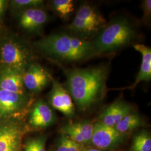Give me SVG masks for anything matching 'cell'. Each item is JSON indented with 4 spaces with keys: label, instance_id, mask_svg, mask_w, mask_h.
<instances>
[{
    "label": "cell",
    "instance_id": "cell-1",
    "mask_svg": "<svg viewBox=\"0 0 151 151\" xmlns=\"http://www.w3.org/2000/svg\"><path fill=\"white\" fill-rule=\"evenodd\" d=\"M109 70V66L105 65L65 72L68 91L80 110H86L103 97Z\"/></svg>",
    "mask_w": 151,
    "mask_h": 151
},
{
    "label": "cell",
    "instance_id": "cell-2",
    "mask_svg": "<svg viewBox=\"0 0 151 151\" xmlns=\"http://www.w3.org/2000/svg\"><path fill=\"white\" fill-rule=\"evenodd\" d=\"M35 46L49 57L63 61L76 62L93 56L90 41L69 34L49 35L37 42Z\"/></svg>",
    "mask_w": 151,
    "mask_h": 151
},
{
    "label": "cell",
    "instance_id": "cell-3",
    "mask_svg": "<svg viewBox=\"0 0 151 151\" xmlns=\"http://www.w3.org/2000/svg\"><path fill=\"white\" fill-rule=\"evenodd\" d=\"M135 29L126 19L119 18L105 25L92 41L93 56L117 50L135 38Z\"/></svg>",
    "mask_w": 151,
    "mask_h": 151
},
{
    "label": "cell",
    "instance_id": "cell-4",
    "mask_svg": "<svg viewBox=\"0 0 151 151\" xmlns=\"http://www.w3.org/2000/svg\"><path fill=\"white\" fill-rule=\"evenodd\" d=\"M32 54L25 44L15 38L4 39L0 44V67L24 72L30 65Z\"/></svg>",
    "mask_w": 151,
    "mask_h": 151
},
{
    "label": "cell",
    "instance_id": "cell-5",
    "mask_svg": "<svg viewBox=\"0 0 151 151\" xmlns=\"http://www.w3.org/2000/svg\"><path fill=\"white\" fill-rule=\"evenodd\" d=\"M26 127L16 117L0 119V151H22Z\"/></svg>",
    "mask_w": 151,
    "mask_h": 151
},
{
    "label": "cell",
    "instance_id": "cell-6",
    "mask_svg": "<svg viewBox=\"0 0 151 151\" xmlns=\"http://www.w3.org/2000/svg\"><path fill=\"white\" fill-rule=\"evenodd\" d=\"M125 135L120 133L114 127L98 122L93 125V134L90 143L100 150L105 151L114 150L123 143Z\"/></svg>",
    "mask_w": 151,
    "mask_h": 151
},
{
    "label": "cell",
    "instance_id": "cell-7",
    "mask_svg": "<svg viewBox=\"0 0 151 151\" xmlns=\"http://www.w3.org/2000/svg\"><path fill=\"white\" fill-rule=\"evenodd\" d=\"M29 99L27 94H20L0 89V119L21 113L27 106Z\"/></svg>",
    "mask_w": 151,
    "mask_h": 151
},
{
    "label": "cell",
    "instance_id": "cell-8",
    "mask_svg": "<svg viewBox=\"0 0 151 151\" xmlns=\"http://www.w3.org/2000/svg\"><path fill=\"white\" fill-rule=\"evenodd\" d=\"M52 80L53 86L49 93L51 105L66 116H72L75 114V107L69 92L58 81Z\"/></svg>",
    "mask_w": 151,
    "mask_h": 151
},
{
    "label": "cell",
    "instance_id": "cell-9",
    "mask_svg": "<svg viewBox=\"0 0 151 151\" xmlns=\"http://www.w3.org/2000/svg\"><path fill=\"white\" fill-rule=\"evenodd\" d=\"M22 79L25 87L30 91L38 92L48 85L52 77L40 65L31 63L24 72Z\"/></svg>",
    "mask_w": 151,
    "mask_h": 151
},
{
    "label": "cell",
    "instance_id": "cell-10",
    "mask_svg": "<svg viewBox=\"0 0 151 151\" xmlns=\"http://www.w3.org/2000/svg\"><path fill=\"white\" fill-rule=\"evenodd\" d=\"M55 120V115L52 109L43 100H40L32 106L29 115L28 122L32 128L42 129L50 126Z\"/></svg>",
    "mask_w": 151,
    "mask_h": 151
},
{
    "label": "cell",
    "instance_id": "cell-11",
    "mask_svg": "<svg viewBox=\"0 0 151 151\" xmlns=\"http://www.w3.org/2000/svg\"><path fill=\"white\" fill-rule=\"evenodd\" d=\"M132 113V106L123 100H118L105 108L99 115V122L115 127L128 114Z\"/></svg>",
    "mask_w": 151,
    "mask_h": 151
},
{
    "label": "cell",
    "instance_id": "cell-12",
    "mask_svg": "<svg viewBox=\"0 0 151 151\" xmlns=\"http://www.w3.org/2000/svg\"><path fill=\"white\" fill-rule=\"evenodd\" d=\"M93 131V125L88 121L67 124L61 129L62 134L82 145L90 143Z\"/></svg>",
    "mask_w": 151,
    "mask_h": 151
},
{
    "label": "cell",
    "instance_id": "cell-13",
    "mask_svg": "<svg viewBox=\"0 0 151 151\" xmlns=\"http://www.w3.org/2000/svg\"><path fill=\"white\" fill-rule=\"evenodd\" d=\"M48 20L47 12L39 7L24 10L20 17V24L23 29L30 32L40 30Z\"/></svg>",
    "mask_w": 151,
    "mask_h": 151
},
{
    "label": "cell",
    "instance_id": "cell-14",
    "mask_svg": "<svg viewBox=\"0 0 151 151\" xmlns=\"http://www.w3.org/2000/svg\"><path fill=\"white\" fill-rule=\"evenodd\" d=\"M23 72L10 68L0 69V89L26 94L23 83Z\"/></svg>",
    "mask_w": 151,
    "mask_h": 151
},
{
    "label": "cell",
    "instance_id": "cell-15",
    "mask_svg": "<svg viewBox=\"0 0 151 151\" xmlns=\"http://www.w3.org/2000/svg\"><path fill=\"white\" fill-rule=\"evenodd\" d=\"M133 48L142 55L140 70L135 77V81L129 86L121 89H134L141 82H148L151 80V49L144 44H135Z\"/></svg>",
    "mask_w": 151,
    "mask_h": 151
},
{
    "label": "cell",
    "instance_id": "cell-16",
    "mask_svg": "<svg viewBox=\"0 0 151 151\" xmlns=\"http://www.w3.org/2000/svg\"><path fill=\"white\" fill-rule=\"evenodd\" d=\"M75 16L95 25L100 29L105 26V20L96 9L88 4H81Z\"/></svg>",
    "mask_w": 151,
    "mask_h": 151
},
{
    "label": "cell",
    "instance_id": "cell-17",
    "mask_svg": "<svg viewBox=\"0 0 151 151\" xmlns=\"http://www.w3.org/2000/svg\"><path fill=\"white\" fill-rule=\"evenodd\" d=\"M68 29L72 32L77 34V37L85 40H87L86 38L91 36L100 29L95 25L76 16L68 26Z\"/></svg>",
    "mask_w": 151,
    "mask_h": 151
},
{
    "label": "cell",
    "instance_id": "cell-18",
    "mask_svg": "<svg viewBox=\"0 0 151 151\" xmlns=\"http://www.w3.org/2000/svg\"><path fill=\"white\" fill-rule=\"evenodd\" d=\"M143 124L140 116L135 113L128 114L119 123L115 126V128L122 134L126 135L139 127Z\"/></svg>",
    "mask_w": 151,
    "mask_h": 151
},
{
    "label": "cell",
    "instance_id": "cell-19",
    "mask_svg": "<svg viewBox=\"0 0 151 151\" xmlns=\"http://www.w3.org/2000/svg\"><path fill=\"white\" fill-rule=\"evenodd\" d=\"M131 151H151V135L148 132L143 131L134 136Z\"/></svg>",
    "mask_w": 151,
    "mask_h": 151
},
{
    "label": "cell",
    "instance_id": "cell-20",
    "mask_svg": "<svg viewBox=\"0 0 151 151\" xmlns=\"http://www.w3.org/2000/svg\"><path fill=\"white\" fill-rule=\"evenodd\" d=\"M55 11L63 19H67L74 10V2L72 0H54L52 2Z\"/></svg>",
    "mask_w": 151,
    "mask_h": 151
},
{
    "label": "cell",
    "instance_id": "cell-21",
    "mask_svg": "<svg viewBox=\"0 0 151 151\" xmlns=\"http://www.w3.org/2000/svg\"><path fill=\"white\" fill-rule=\"evenodd\" d=\"M83 145L71 140L66 135L62 134L56 151H81Z\"/></svg>",
    "mask_w": 151,
    "mask_h": 151
},
{
    "label": "cell",
    "instance_id": "cell-22",
    "mask_svg": "<svg viewBox=\"0 0 151 151\" xmlns=\"http://www.w3.org/2000/svg\"><path fill=\"white\" fill-rule=\"evenodd\" d=\"M46 137L44 135L29 139L25 144L24 151H46Z\"/></svg>",
    "mask_w": 151,
    "mask_h": 151
},
{
    "label": "cell",
    "instance_id": "cell-23",
    "mask_svg": "<svg viewBox=\"0 0 151 151\" xmlns=\"http://www.w3.org/2000/svg\"><path fill=\"white\" fill-rule=\"evenodd\" d=\"M43 1L41 0H14L11 1L13 7L17 9L38 7L43 5Z\"/></svg>",
    "mask_w": 151,
    "mask_h": 151
},
{
    "label": "cell",
    "instance_id": "cell-24",
    "mask_svg": "<svg viewBox=\"0 0 151 151\" xmlns=\"http://www.w3.org/2000/svg\"><path fill=\"white\" fill-rule=\"evenodd\" d=\"M142 9L143 11V19L144 22H148L151 16V1L145 0L142 3Z\"/></svg>",
    "mask_w": 151,
    "mask_h": 151
},
{
    "label": "cell",
    "instance_id": "cell-25",
    "mask_svg": "<svg viewBox=\"0 0 151 151\" xmlns=\"http://www.w3.org/2000/svg\"><path fill=\"white\" fill-rule=\"evenodd\" d=\"M6 2L4 0H0V17L2 16L6 8Z\"/></svg>",
    "mask_w": 151,
    "mask_h": 151
},
{
    "label": "cell",
    "instance_id": "cell-26",
    "mask_svg": "<svg viewBox=\"0 0 151 151\" xmlns=\"http://www.w3.org/2000/svg\"><path fill=\"white\" fill-rule=\"evenodd\" d=\"M81 151H107L105 150H100L98 148H83Z\"/></svg>",
    "mask_w": 151,
    "mask_h": 151
},
{
    "label": "cell",
    "instance_id": "cell-27",
    "mask_svg": "<svg viewBox=\"0 0 151 151\" xmlns=\"http://www.w3.org/2000/svg\"></svg>",
    "mask_w": 151,
    "mask_h": 151
}]
</instances>
